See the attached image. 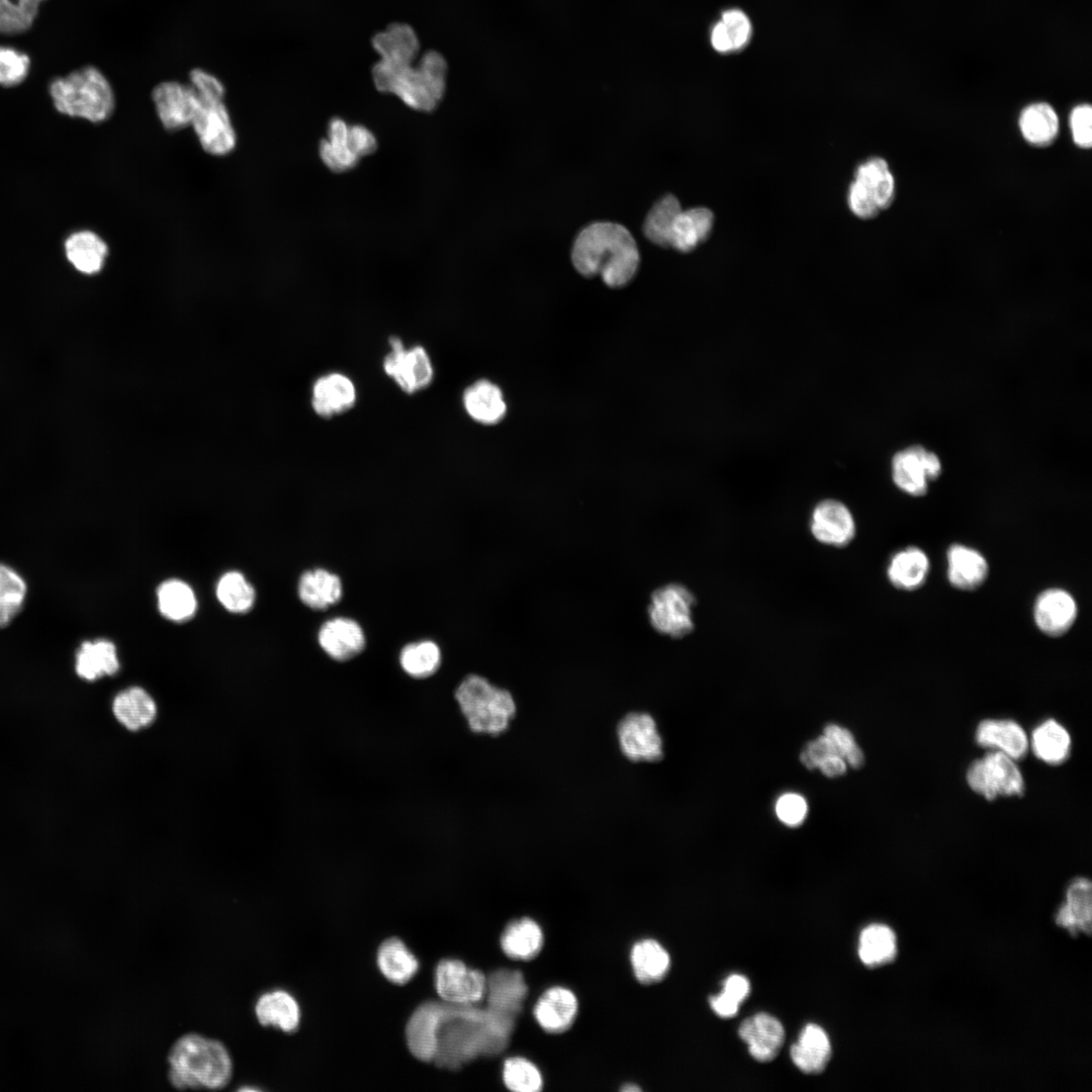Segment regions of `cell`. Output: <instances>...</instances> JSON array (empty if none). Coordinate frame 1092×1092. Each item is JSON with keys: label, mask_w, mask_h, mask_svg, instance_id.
<instances>
[{"label": "cell", "mask_w": 1092, "mask_h": 1092, "mask_svg": "<svg viewBox=\"0 0 1092 1092\" xmlns=\"http://www.w3.org/2000/svg\"><path fill=\"white\" fill-rule=\"evenodd\" d=\"M517 1022L486 1005L443 1001L433 1061L455 1069L478 1057H508Z\"/></svg>", "instance_id": "obj_1"}, {"label": "cell", "mask_w": 1092, "mask_h": 1092, "mask_svg": "<svg viewBox=\"0 0 1092 1092\" xmlns=\"http://www.w3.org/2000/svg\"><path fill=\"white\" fill-rule=\"evenodd\" d=\"M571 261L581 275H600L608 286L618 288L635 276L640 255L635 239L624 225L596 221L575 238Z\"/></svg>", "instance_id": "obj_2"}, {"label": "cell", "mask_w": 1092, "mask_h": 1092, "mask_svg": "<svg viewBox=\"0 0 1092 1092\" xmlns=\"http://www.w3.org/2000/svg\"><path fill=\"white\" fill-rule=\"evenodd\" d=\"M447 63L437 51L424 53L417 64L389 65L378 61L372 68L380 92L398 97L408 107L424 112L436 109L446 90Z\"/></svg>", "instance_id": "obj_3"}, {"label": "cell", "mask_w": 1092, "mask_h": 1092, "mask_svg": "<svg viewBox=\"0 0 1092 1092\" xmlns=\"http://www.w3.org/2000/svg\"><path fill=\"white\" fill-rule=\"evenodd\" d=\"M168 1062L169 1080L177 1089H221L233 1075L225 1046L196 1033L181 1036L171 1048Z\"/></svg>", "instance_id": "obj_4"}, {"label": "cell", "mask_w": 1092, "mask_h": 1092, "mask_svg": "<svg viewBox=\"0 0 1092 1092\" xmlns=\"http://www.w3.org/2000/svg\"><path fill=\"white\" fill-rule=\"evenodd\" d=\"M454 699L469 730L475 734L500 735L510 728L517 714L512 693L477 673L461 680Z\"/></svg>", "instance_id": "obj_5"}, {"label": "cell", "mask_w": 1092, "mask_h": 1092, "mask_svg": "<svg viewBox=\"0 0 1092 1092\" xmlns=\"http://www.w3.org/2000/svg\"><path fill=\"white\" fill-rule=\"evenodd\" d=\"M50 94L59 112L94 123L108 119L115 106L110 83L102 72L93 66H86L66 77L57 78L50 85Z\"/></svg>", "instance_id": "obj_6"}, {"label": "cell", "mask_w": 1092, "mask_h": 1092, "mask_svg": "<svg viewBox=\"0 0 1092 1092\" xmlns=\"http://www.w3.org/2000/svg\"><path fill=\"white\" fill-rule=\"evenodd\" d=\"M199 104L191 126L202 149L213 156H225L236 147L237 135L224 104L225 88L213 74L201 68L190 71Z\"/></svg>", "instance_id": "obj_7"}, {"label": "cell", "mask_w": 1092, "mask_h": 1092, "mask_svg": "<svg viewBox=\"0 0 1092 1092\" xmlns=\"http://www.w3.org/2000/svg\"><path fill=\"white\" fill-rule=\"evenodd\" d=\"M894 197L895 179L884 159L875 157L858 165L847 194L848 206L855 216L874 218L892 204Z\"/></svg>", "instance_id": "obj_8"}, {"label": "cell", "mask_w": 1092, "mask_h": 1092, "mask_svg": "<svg viewBox=\"0 0 1092 1092\" xmlns=\"http://www.w3.org/2000/svg\"><path fill=\"white\" fill-rule=\"evenodd\" d=\"M694 594L684 584L669 582L655 588L647 606L651 627L659 634L681 638L695 628Z\"/></svg>", "instance_id": "obj_9"}, {"label": "cell", "mask_w": 1092, "mask_h": 1092, "mask_svg": "<svg viewBox=\"0 0 1092 1092\" xmlns=\"http://www.w3.org/2000/svg\"><path fill=\"white\" fill-rule=\"evenodd\" d=\"M967 781L973 791L988 800L998 796H1019L1024 791L1023 778L1014 759L996 750L971 764Z\"/></svg>", "instance_id": "obj_10"}, {"label": "cell", "mask_w": 1092, "mask_h": 1092, "mask_svg": "<svg viewBox=\"0 0 1092 1092\" xmlns=\"http://www.w3.org/2000/svg\"><path fill=\"white\" fill-rule=\"evenodd\" d=\"M622 754L634 762H655L663 757V740L655 719L647 712H629L617 724Z\"/></svg>", "instance_id": "obj_11"}, {"label": "cell", "mask_w": 1092, "mask_h": 1092, "mask_svg": "<svg viewBox=\"0 0 1092 1092\" xmlns=\"http://www.w3.org/2000/svg\"><path fill=\"white\" fill-rule=\"evenodd\" d=\"M435 987L447 1003L474 1005L483 1002L486 993V974L469 968L459 960L441 961L435 972Z\"/></svg>", "instance_id": "obj_12"}, {"label": "cell", "mask_w": 1092, "mask_h": 1092, "mask_svg": "<svg viewBox=\"0 0 1092 1092\" xmlns=\"http://www.w3.org/2000/svg\"><path fill=\"white\" fill-rule=\"evenodd\" d=\"M391 351L383 360V369L397 385L408 394L426 388L433 379L434 370L426 350L422 346L405 349L397 337L389 338Z\"/></svg>", "instance_id": "obj_13"}, {"label": "cell", "mask_w": 1092, "mask_h": 1092, "mask_svg": "<svg viewBox=\"0 0 1092 1092\" xmlns=\"http://www.w3.org/2000/svg\"><path fill=\"white\" fill-rule=\"evenodd\" d=\"M941 471L938 457L921 446H912L896 453L892 460V477L898 488L913 496L927 492L928 482Z\"/></svg>", "instance_id": "obj_14"}, {"label": "cell", "mask_w": 1092, "mask_h": 1092, "mask_svg": "<svg viewBox=\"0 0 1092 1092\" xmlns=\"http://www.w3.org/2000/svg\"><path fill=\"white\" fill-rule=\"evenodd\" d=\"M158 117L168 130L191 125L199 104L198 94L191 83L164 81L152 92Z\"/></svg>", "instance_id": "obj_15"}, {"label": "cell", "mask_w": 1092, "mask_h": 1092, "mask_svg": "<svg viewBox=\"0 0 1092 1092\" xmlns=\"http://www.w3.org/2000/svg\"><path fill=\"white\" fill-rule=\"evenodd\" d=\"M577 1011L578 999L575 993L561 985L544 989L532 1006L535 1022L544 1032L550 1034L566 1031L575 1020Z\"/></svg>", "instance_id": "obj_16"}, {"label": "cell", "mask_w": 1092, "mask_h": 1092, "mask_svg": "<svg viewBox=\"0 0 1092 1092\" xmlns=\"http://www.w3.org/2000/svg\"><path fill=\"white\" fill-rule=\"evenodd\" d=\"M810 531L820 543L843 547L854 538L856 527L851 512L843 503L824 499L813 509Z\"/></svg>", "instance_id": "obj_17"}, {"label": "cell", "mask_w": 1092, "mask_h": 1092, "mask_svg": "<svg viewBox=\"0 0 1092 1092\" xmlns=\"http://www.w3.org/2000/svg\"><path fill=\"white\" fill-rule=\"evenodd\" d=\"M1078 608L1073 596L1062 588L1043 590L1034 604V622L1045 635L1059 637L1067 633L1077 618Z\"/></svg>", "instance_id": "obj_18"}, {"label": "cell", "mask_w": 1092, "mask_h": 1092, "mask_svg": "<svg viewBox=\"0 0 1092 1092\" xmlns=\"http://www.w3.org/2000/svg\"><path fill=\"white\" fill-rule=\"evenodd\" d=\"M498 944L504 956L513 964L535 959L544 944V933L533 918L521 916L510 920L502 929Z\"/></svg>", "instance_id": "obj_19"}, {"label": "cell", "mask_w": 1092, "mask_h": 1092, "mask_svg": "<svg viewBox=\"0 0 1092 1092\" xmlns=\"http://www.w3.org/2000/svg\"><path fill=\"white\" fill-rule=\"evenodd\" d=\"M324 652L336 661H347L360 654L365 647V635L354 620L337 617L326 621L317 634Z\"/></svg>", "instance_id": "obj_20"}, {"label": "cell", "mask_w": 1092, "mask_h": 1092, "mask_svg": "<svg viewBox=\"0 0 1092 1092\" xmlns=\"http://www.w3.org/2000/svg\"><path fill=\"white\" fill-rule=\"evenodd\" d=\"M738 1033L747 1043L751 1057L758 1062L774 1060L785 1039L783 1024L767 1013H757L743 1020Z\"/></svg>", "instance_id": "obj_21"}, {"label": "cell", "mask_w": 1092, "mask_h": 1092, "mask_svg": "<svg viewBox=\"0 0 1092 1092\" xmlns=\"http://www.w3.org/2000/svg\"><path fill=\"white\" fill-rule=\"evenodd\" d=\"M356 401V388L352 380L338 372L318 377L311 390V406L324 419L350 410Z\"/></svg>", "instance_id": "obj_22"}, {"label": "cell", "mask_w": 1092, "mask_h": 1092, "mask_svg": "<svg viewBox=\"0 0 1092 1092\" xmlns=\"http://www.w3.org/2000/svg\"><path fill=\"white\" fill-rule=\"evenodd\" d=\"M443 1002H427L411 1016L406 1028V1043L411 1053L422 1061H433L442 1017Z\"/></svg>", "instance_id": "obj_23"}, {"label": "cell", "mask_w": 1092, "mask_h": 1092, "mask_svg": "<svg viewBox=\"0 0 1092 1092\" xmlns=\"http://www.w3.org/2000/svg\"><path fill=\"white\" fill-rule=\"evenodd\" d=\"M629 963L635 980L644 986L662 981L672 967L670 952L653 937H644L632 944Z\"/></svg>", "instance_id": "obj_24"}, {"label": "cell", "mask_w": 1092, "mask_h": 1092, "mask_svg": "<svg viewBox=\"0 0 1092 1092\" xmlns=\"http://www.w3.org/2000/svg\"><path fill=\"white\" fill-rule=\"evenodd\" d=\"M979 745L1000 751L1012 759L1022 758L1029 746L1023 728L1012 720H984L976 730Z\"/></svg>", "instance_id": "obj_25"}, {"label": "cell", "mask_w": 1092, "mask_h": 1092, "mask_svg": "<svg viewBox=\"0 0 1092 1092\" xmlns=\"http://www.w3.org/2000/svg\"><path fill=\"white\" fill-rule=\"evenodd\" d=\"M988 570V562L978 550L962 544H953L948 548L947 578L956 588H978L985 582Z\"/></svg>", "instance_id": "obj_26"}, {"label": "cell", "mask_w": 1092, "mask_h": 1092, "mask_svg": "<svg viewBox=\"0 0 1092 1092\" xmlns=\"http://www.w3.org/2000/svg\"><path fill=\"white\" fill-rule=\"evenodd\" d=\"M372 46L380 57L379 61L389 65L415 63L420 53L418 35L412 26L404 23H392L376 33Z\"/></svg>", "instance_id": "obj_27"}, {"label": "cell", "mask_w": 1092, "mask_h": 1092, "mask_svg": "<svg viewBox=\"0 0 1092 1092\" xmlns=\"http://www.w3.org/2000/svg\"><path fill=\"white\" fill-rule=\"evenodd\" d=\"M790 1055L795 1066L802 1072L820 1073L825 1069L831 1056L829 1037L822 1027L809 1023L791 1046Z\"/></svg>", "instance_id": "obj_28"}, {"label": "cell", "mask_w": 1092, "mask_h": 1092, "mask_svg": "<svg viewBox=\"0 0 1092 1092\" xmlns=\"http://www.w3.org/2000/svg\"><path fill=\"white\" fill-rule=\"evenodd\" d=\"M112 713L124 728L129 731H139L154 722L157 706L146 690L130 687L114 697Z\"/></svg>", "instance_id": "obj_29"}, {"label": "cell", "mask_w": 1092, "mask_h": 1092, "mask_svg": "<svg viewBox=\"0 0 1092 1092\" xmlns=\"http://www.w3.org/2000/svg\"><path fill=\"white\" fill-rule=\"evenodd\" d=\"M1056 922L1073 934H1090L1092 929V888L1089 880L1078 878L1067 890L1066 904L1059 910Z\"/></svg>", "instance_id": "obj_30"}, {"label": "cell", "mask_w": 1092, "mask_h": 1092, "mask_svg": "<svg viewBox=\"0 0 1092 1092\" xmlns=\"http://www.w3.org/2000/svg\"><path fill=\"white\" fill-rule=\"evenodd\" d=\"M713 212L706 207H694L677 214L670 234L669 247L684 253L695 250L710 236Z\"/></svg>", "instance_id": "obj_31"}, {"label": "cell", "mask_w": 1092, "mask_h": 1092, "mask_svg": "<svg viewBox=\"0 0 1092 1092\" xmlns=\"http://www.w3.org/2000/svg\"><path fill=\"white\" fill-rule=\"evenodd\" d=\"M463 404L472 420L484 425L498 423L507 412L502 390L486 379L478 380L465 389Z\"/></svg>", "instance_id": "obj_32"}, {"label": "cell", "mask_w": 1092, "mask_h": 1092, "mask_svg": "<svg viewBox=\"0 0 1092 1092\" xmlns=\"http://www.w3.org/2000/svg\"><path fill=\"white\" fill-rule=\"evenodd\" d=\"M119 669L115 645L106 639L84 641L75 660L76 673L83 679L95 680L104 675H113Z\"/></svg>", "instance_id": "obj_33"}, {"label": "cell", "mask_w": 1092, "mask_h": 1092, "mask_svg": "<svg viewBox=\"0 0 1092 1092\" xmlns=\"http://www.w3.org/2000/svg\"><path fill=\"white\" fill-rule=\"evenodd\" d=\"M65 253L72 266L85 275L97 274L108 254L106 243L91 231H79L65 242Z\"/></svg>", "instance_id": "obj_34"}, {"label": "cell", "mask_w": 1092, "mask_h": 1092, "mask_svg": "<svg viewBox=\"0 0 1092 1092\" xmlns=\"http://www.w3.org/2000/svg\"><path fill=\"white\" fill-rule=\"evenodd\" d=\"M350 125L340 117L330 120L327 129V138L318 145V154L323 163L331 171L342 173L355 168L360 158L349 144Z\"/></svg>", "instance_id": "obj_35"}, {"label": "cell", "mask_w": 1092, "mask_h": 1092, "mask_svg": "<svg viewBox=\"0 0 1092 1092\" xmlns=\"http://www.w3.org/2000/svg\"><path fill=\"white\" fill-rule=\"evenodd\" d=\"M1018 125L1023 139L1034 147L1053 144L1060 128L1057 111L1043 101L1026 105L1020 112Z\"/></svg>", "instance_id": "obj_36"}, {"label": "cell", "mask_w": 1092, "mask_h": 1092, "mask_svg": "<svg viewBox=\"0 0 1092 1092\" xmlns=\"http://www.w3.org/2000/svg\"><path fill=\"white\" fill-rule=\"evenodd\" d=\"M929 569L930 563L925 552L912 546L898 551L891 558L887 575L896 588L915 590L924 583Z\"/></svg>", "instance_id": "obj_37"}, {"label": "cell", "mask_w": 1092, "mask_h": 1092, "mask_svg": "<svg viewBox=\"0 0 1092 1092\" xmlns=\"http://www.w3.org/2000/svg\"><path fill=\"white\" fill-rule=\"evenodd\" d=\"M343 588L340 577L324 568L303 572L298 582V596L301 602L314 610H325L342 597Z\"/></svg>", "instance_id": "obj_38"}, {"label": "cell", "mask_w": 1092, "mask_h": 1092, "mask_svg": "<svg viewBox=\"0 0 1092 1092\" xmlns=\"http://www.w3.org/2000/svg\"><path fill=\"white\" fill-rule=\"evenodd\" d=\"M255 1013L264 1025H273L291 1032L299 1025L300 1009L297 1001L287 992L276 990L263 994L257 1001Z\"/></svg>", "instance_id": "obj_39"}, {"label": "cell", "mask_w": 1092, "mask_h": 1092, "mask_svg": "<svg viewBox=\"0 0 1092 1092\" xmlns=\"http://www.w3.org/2000/svg\"><path fill=\"white\" fill-rule=\"evenodd\" d=\"M1029 744L1037 758L1050 764H1059L1069 756L1071 738L1064 726L1049 719L1033 729Z\"/></svg>", "instance_id": "obj_40"}, {"label": "cell", "mask_w": 1092, "mask_h": 1092, "mask_svg": "<svg viewBox=\"0 0 1092 1092\" xmlns=\"http://www.w3.org/2000/svg\"><path fill=\"white\" fill-rule=\"evenodd\" d=\"M377 965L382 975L394 984H404L418 972L419 962L398 938L382 942L377 952Z\"/></svg>", "instance_id": "obj_41"}, {"label": "cell", "mask_w": 1092, "mask_h": 1092, "mask_svg": "<svg viewBox=\"0 0 1092 1092\" xmlns=\"http://www.w3.org/2000/svg\"><path fill=\"white\" fill-rule=\"evenodd\" d=\"M897 953V940L893 930L884 924L867 926L859 935L858 956L871 968L890 963Z\"/></svg>", "instance_id": "obj_42"}, {"label": "cell", "mask_w": 1092, "mask_h": 1092, "mask_svg": "<svg viewBox=\"0 0 1092 1092\" xmlns=\"http://www.w3.org/2000/svg\"><path fill=\"white\" fill-rule=\"evenodd\" d=\"M158 608L161 614L174 622L190 619L197 608L193 589L180 579H168L157 589Z\"/></svg>", "instance_id": "obj_43"}, {"label": "cell", "mask_w": 1092, "mask_h": 1092, "mask_svg": "<svg viewBox=\"0 0 1092 1092\" xmlns=\"http://www.w3.org/2000/svg\"><path fill=\"white\" fill-rule=\"evenodd\" d=\"M502 1083L511 1092H543L544 1079L539 1067L520 1055L506 1057L500 1066Z\"/></svg>", "instance_id": "obj_44"}, {"label": "cell", "mask_w": 1092, "mask_h": 1092, "mask_svg": "<svg viewBox=\"0 0 1092 1092\" xmlns=\"http://www.w3.org/2000/svg\"><path fill=\"white\" fill-rule=\"evenodd\" d=\"M681 211L678 199L667 194L651 207L643 223L645 237L653 244L667 248L671 229L677 214Z\"/></svg>", "instance_id": "obj_45"}, {"label": "cell", "mask_w": 1092, "mask_h": 1092, "mask_svg": "<svg viewBox=\"0 0 1092 1092\" xmlns=\"http://www.w3.org/2000/svg\"><path fill=\"white\" fill-rule=\"evenodd\" d=\"M399 664L411 677L428 678L436 673L441 664L440 648L431 640L406 644L399 653Z\"/></svg>", "instance_id": "obj_46"}, {"label": "cell", "mask_w": 1092, "mask_h": 1092, "mask_svg": "<svg viewBox=\"0 0 1092 1092\" xmlns=\"http://www.w3.org/2000/svg\"><path fill=\"white\" fill-rule=\"evenodd\" d=\"M219 603L232 613L249 611L255 601V589L238 571H229L218 580L215 588Z\"/></svg>", "instance_id": "obj_47"}, {"label": "cell", "mask_w": 1092, "mask_h": 1092, "mask_svg": "<svg viewBox=\"0 0 1092 1092\" xmlns=\"http://www.w3.org/2000/svg\"><path fill=\"white\" fill-rule=\"evenodd\" d=\"M26 582L12 567L0 563V628L7 626L21 610Z\"/></svg>", "instance_id": "obj_48"}, {"label": "cell", "mask_w": 1092, "mask_h": 1092, "mask_svg": "<svg viewBox=\"0 0 1092 1092\" xmlns=\"http://www.w3.org/2000/svg\"><path fill=\"white\" fill-rule=\"evenodd\" d=\"M44 0H0V33L16 34L26 31Z\"/></svg>", "instance_id": "obj_49"}, {"label": "cell", "mask_w": 1092, "mask_h": 1092, "mask_svg": "<svg viewBox=\"0 0 1092 1092\" xmlns=\"http://www.w3.org/2000/svg\"><path fill=\"white\" fill-rule=\"evenodd\" d=\"M749 991L750 985L744 976L731 975L725 980L723 991L710 998V1006L721 1017H733L737 1014L739 1005L748 996Z\"/></svg>", "instance_id": "obj_50"}, {"label": "cell", "mask_w": 1092, "mask_h": 1092, "mask_svg": "<svg viewBox=\"0 0 1092 1092\" xmlns=\"http://www.w3.org/2000/svg\"><path fill=\"white\" fill-rule=\"evenodd\" d=\"M30 61L27 55L12 48L0 46V85L11 87L21 83L28 74Z\"/></svg>", "instance_id": "obj_51"}, {"label": "cell", "mask_w": 1092, "mask_h": 1092, "mask_svg": "<svg viewBox=\"0 0 1092 1092\" xmlns=\"http://www.w3.org/2000/svg\"><path fill=\"white\" fill-rule=\"evenodd\" d=\"M824 735L832 740L840 756L850 766L856 768L863 763V753L850 731L836 724H828L824 728Z\"/></svg>", "instance_id": "obj_52"}, {"label": "cell", "mask_w": 1092, "mask_h": 1092, "mask_svg": "<svg viewBox=\"0 0 1092 1092\" xmlns=\"http://www.w3.org/2000/svg\"><path fill=\"white\" fill-rule=\"evenodd\" d=\"M1070 127L1076 146L1089 149L1092 146V107L1082 103L1076 105L1070 113Z\"/></svg>", "instance_id": "obj_53"}, {"label": "cell", "mask_w": 1092, "mask_h": 1092, "mask_svg": "<svg viewBox=\"0 0 1092 1092\" xmlns=\"http://www.w3.org/2000/svg\"><path fill=\"white\" fill-rule=\"evenodd\" d=\"M808 805L806 800L799 794L787 793L782 795L776 803L778 818L788 826H798L806 818Z\"/></svg>", "instance_id": "obj_54"}, {"label": "cell", "mask_w": 1092, "mask_h": 1092, "mask_svg": "<svg viewBox=\"0 0 1092 1092\" xmlns=\"http://www.w3.org/2000/svg\"><path fill=\"white\" fill-rule=\"evenodd\" d=\"M721 21L727 29L733 50L742 48L748 41L751 24L744 12L738 9L727 10L723 13Z\"/></svg>", "instance_id": "obj_55"}, {"label": "cell", "mask_w": 1092, "mask_h": 1092, "mask_svg": "<svg viewBox=\"0 0 1092 1092\" xmlns=\"http://www.w3.org/2000/svg\"><path fill=\"white\" fill-rule=\"evenodd\" d=\"M840 755L835 744L826 735L808 742L800 754L801 762L809 769L817 768L830 755Z\"/></svg>", "instance_id": "obj_56"}, {"label": "cell", "mask_w": 1092, "mask_h": 1092, "mask_svg": "<svg viewBox=\"0 0 1092 1092\" xmlns=\"http://www.w3.org/2000/svg\"><path fill=\"white\" fill-rule=\"evenodd\" d=\"M348 140L351 148L360 159L373 154L378 147L374 133L362 124L350 125Z\"/></svg>", "instance_id": "obj_57"}, {"label": "cell", "mask_w": 1092, "mask_h": 1092, "mask_svg": "<svg viewBox=\"0 0 1092 1092\" xmlns=\"http://www.w3.org/2000/svg\"><path fill=\"white\" fill-rule=\"evenodd\" d=\"M711 43L713 48L720 53L733 51L730 36L721 20L717 22L712 29Z\"/></svg>", "instance_id": "obj_58"}, {"label": "cell", "mask_w": 1092, "mask_h": 1092, "mask_svg": "<svg viewBox=\"0 0 1092 1092\" xmlns=\"http://www.w3.org/2000/svg\"><path fill=\"white\" fill-rule=\"evenodd\" d=\"M817 768L828 778H836L845 772L846 762L840 755H830L822 760Z\"/></svg>", "instance_id": "obj_59"}]
</instances>
